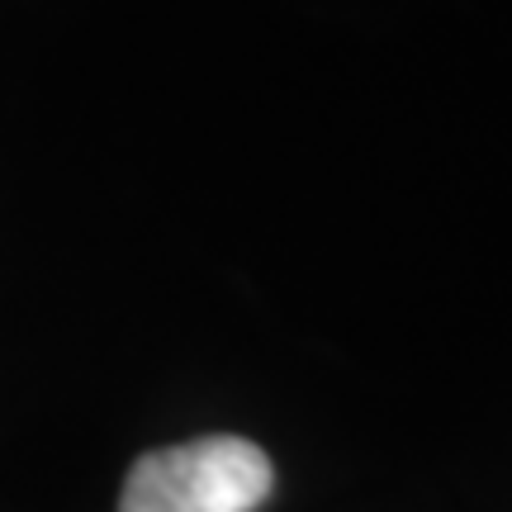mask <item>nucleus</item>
<instances>
[{
	"instance_id": "1",
	"label": "nucleus",
	"mask_w": 512,
	"mask_h": 512,
	"mask_svg": "<svg viewBox=\"0 0 512 512\" xmlns=\"http://www.w3.org/2000/svg\"><path fill=\"white\" fill-rule=\"evenodd\" d=\"M275 470L247 437H195L133 460L119 512H256Z\"/></svg>"
}]
</instances>
